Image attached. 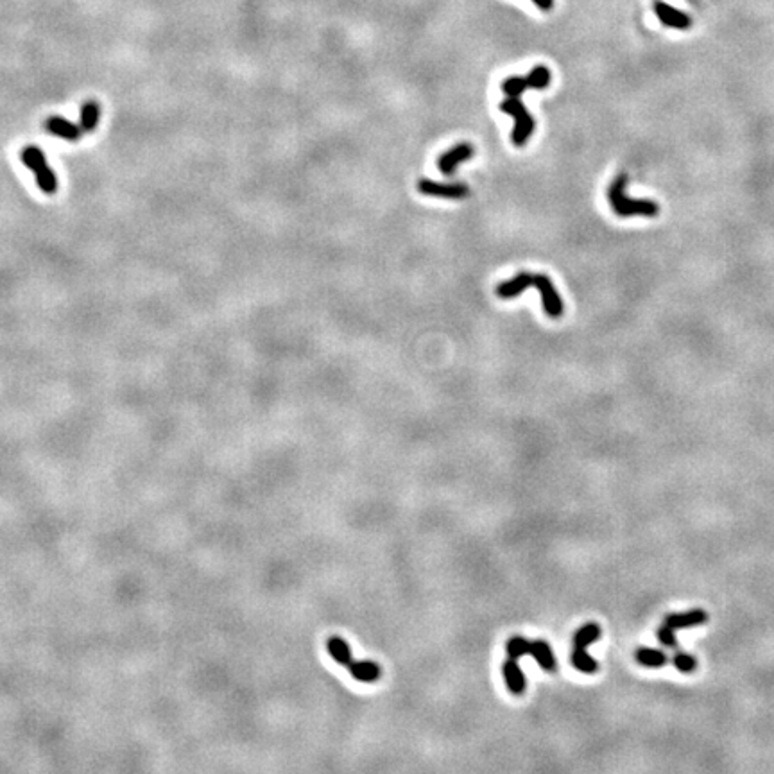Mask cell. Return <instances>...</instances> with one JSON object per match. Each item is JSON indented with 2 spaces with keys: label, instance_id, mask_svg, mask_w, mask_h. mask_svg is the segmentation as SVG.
<instances>
[{
  "label": "cell",
  "instance_id": "cell-1",
  "mask_svg": "<svg viewBox=\"0 0 774 774\" xmlns=\"http://www.w3.org/2000/svg\"><path fill=\"white\" fill-rule=\"evenodd\" d=\"M626 185H628V174H618L609 185L608 199L609 207L618 217H656L660 207L653 199H633L626 195Z\"/></svg>",
  "mask_w": 774,
  "mask_h": 774
},
{
  "label": "cell",
  "instance_id": "cell-2",
  "mask_svg": "<svg viewBox=\"0 0 774 774\" xmlns=\"http://www.w3.org/2000/svg\"><path fill=\"white\" fill-rule=\"evenodd\" d=\"M506 651L511 660L518 661L523 654H531L544 670H547V672H554L555 670L554 653H552V649L548 647V644L545 640L529 642L523 637H513L507 642Z\"/></svg>",
  "mask_w": 774,
  "mask_h": 774
},
{
  "label": "cell",
  "instance_id": "cell-3",
  "mask_svg": "<svg viewBox=\"0 0 774 774\" xmlns=\"http://www.w3.org/2000/svg\"><path fill=\"white\" fill-rule=\"evenodd\" d=\"M20 158L22 162H24V165L34 172L40 191L43 192V194H49V195L56 194L57 178L53 172V169L49 167V163H47L43 151L36 146H29L22 151Z\"/></svg>",
  "mask_w": 774,
  "mask_h": 774
},
{
  "label": "cell",
  "instance_id": "cell-4",
  "mask_svg": "<svg viewBox=\"0 0 774 774\" xmlns=\"http://www.w3.org/2000/svg\"><path fill=\"white\" fill-rule=\"evenodd\" d=\"M500 110L509 113L513 117V120H515V127H513V134H511L513 146H525V142L534 133V118L529 113L527 108L522 104L520 97H509L500 104Z\"/></svg>",
  "mask_w": 774,
  "mask_h": 774
},
{
  "label": "cell",
  "instance_id": "cell-5",
  "mask_svg": "<svg viewBox=\"0 0 774 774\" xmlns=\"http://www.w3.org/2000/svg\"><path fill=\"white\" fill-rule=\"evenodd\" d=\"M551 83V70L539 65L532 69L525 77H507L502 83V92L507 97H520L527 90H545Z\"/></svg>",
  "mask_w": 774,
  "mask_h": 774
},
{
  "label": "cell",
  "instance_id": "cell-6",
  "mask_svg": "<svg viewBox=\"0 0 774 774\" xmlns=\"http://www.w3.org/2000/svg\"><path fill=\"white\" fill-rule=\"evenodd\" d=\"M532 287L539 291L544 310L552 319L563 316V300H561L560 292L555 291L554 284L547 275H532Z\"/></svg>",
  "mask_w": 774,
  "mask_h": 774
},
{
  "label": "cell",
  "instance_id": "cell-7",
  "mask_svg": "<svg viewBox=\"0 0 774 774\" xmlns=\"http://www.w3.org/2000/svg\"><path fill=\"white\" fill-rule=\"evenodd\" d=\"M417 192L423 195H434V198L446 199H464L470 195V187L467 183H438L430 179H420L417 183Z\"/></svg>",
  "mask_w": 774,
  "mask_h": 774
},
{
  "label": "cell",
  "instance_id": "cell-8",
  "mask_svg": "<svg viewBox=\"0 0 774 774\" xmlns=\"http://www.w3.org/2000/svg\"><path fill=\"white\" fill-rule=\"evenodd\" d=\"M654 13H656V18L667 27L677 29V31H686V29L692 27V18L686 15V13L679 11L674 6L667 4L663 0H654Z\"/></svg>",
  "mask_w": 774,
  "mask_h": 774
},
{
  "label": "cell",
  "instance_id": "cell-9",
  "mask_svg": "<svg viewBox=\"0 0 774 774\" xmlns=\"http://www.w3.org/2000/svg\"><path fill=\"white\" fill-rule=\"evenodd\" d=\"M474 153H475L474 146H471V144H468V142L457 144V146L452 147L450 151L443 153L441 156H439V160H438V167H439V170H441V174H445V176L454 174L459 163L468 162V160L474 156Z\"/></svg>",
  "mask_w": 774,
  "mask_h": 774
},
{
  "label": "cell",
  "instance_id": "cell-10",
  "mask_svg": "<svg viewBox=\"0 0 774 774\" xmlns=\"http://www.w3.org/2000/svg\"><path fill=\"white\" fill-rule=\"evenodd\" d=\"M708 611L701 608L689 609V611L683 613H669L665 615L663 624L670 626L672 629H686V628H696V626H703L708 622Z\"/></svg>",
  "mask_w": 774,
  "mask_h": 774
},
{
  "label": "cell",
  "instance_id": "cell-11",
  "mask_svg": "<svg viewBox=\"0 0 774 774\" xmlns=\"http://www.w3.org/2000/svg\"><path fill=\"white\" fill-rule=\"evenodd\" d=\"M45 130H47V133L54 134V137L65 138V140H70V142L79 140L83 134L81 126H76V124L69 122L67 118L56 117V115L45 120Z\"/></svg>",
  "mask_w": 774,
  "mask_h": 774
},
{
  "label": "cell",
  "instance_id": "cell-12",
  "mask_svg": "<svg viewBox=\"0 0 774 774\" xmlns=\"http://www.w3.org/2000/svg\"><path fill=\"white\" fill-rule=\"evenodd\" d=\"M529 287H532V275L531 272H520L515 278L511 280L502 282V284L497 285V296L504 298V300H509V298L520 296L523 291H527Z\"/></svg>",
  "mask_w": 774,
  "mask_h": 774
},
{
  "label": "cell",
  "instance_id": "cell-13",
  "mask_svg": "<svg viewBox=\"0 0 774 774\" xmlns=\"http://www.w3.org/2000/svg\"><path fill=\"white\" fill-rule=\"evenodd\" d=\"M502 672H504V677H506V683H507V689H509L511 693H522L523 690H525V676H523L522 669H520V665L516 660H506V663L502 665Z\"/></svg>",
  "mask_w": 774,
  "mask_h": 774
},
{
  "label": "cell",
  "instance_id": "cell-14",
  "mask_svg": "<svg viewBox=\"0 0 774 774\" xmlns=\"http://www.w3.org/2000/svg\"><path fill=\"white\" fill-rule=\"evenodd\" d=\"M635 660L640 665H644V667H649V669H660V667H665V665L669 663L670 658L663 651H660V649L640 647L635 653Z\"/></svg>",
  "mask_w": 774,
  "mask_h": 774
},
{
  "label": "cell",
  "instance_id": "cell-15",
  "mask_svg": "<svg viewBox=\"0 0 774 774\" xmlns=\"http://www.w3.org/2000/svg\"><path fill=\"white\" fill-rule=\"evenodd\" d=\"M348 669L350 674L362 683H373L380 677V667L375 661H353Z\"/></svg>",
  "mask_w": 774,
  "mask_h": 774
},
{
  "label": "cell",
  "instance_id": "cell-16",
  "mask_svg": "<svg viewBox=\"0 0 774 774\" xmlns=\"http://www.w3.org/2000/svg\"><path fill=\"white\" fill-rule=\"evenodd\" d=\"M326 649H329L330 656H332L333 660H336L339 665L350 667V665L355 661L352 658V651H350V645L346 644V642L343 640L340 637H330L329 640H326Z\"/></svg>",
  "mask_w": 774,
  "mask_h": 774
},
{
  "label": "cell",
  "instance_id": "cell-17",
  "mask_svg": "<svg viewBox=\"0 0 774 774\" xmlns=\"http://www.w3.org/2000/svg\"><path fill=\"white\" fill-rule=\"evenodd\" d=\"M101 118V106L97 101H86L81 108V130L83 133H92L97 127Z\"/></svg>",
  "mask_w": 774,
  "mask_h": 774
},
{
  "label": "cell",
  "instance_id": "cell-18",
  "mask_svg": "<svg viewBox=\"0 0 774 774\" xmlns=\"http://www.w3.org/2000/svg\"><path fill=\"white\" fill-rule=\"evenodd\" d=\"M570 661L577 670H581V672L584 674H595L597 670H599V663H597V661L588 654L586 649L574 647Z\"/></svg>",
  "mask_w": 774,
  "mask_h": 774
},
{
  "label": "cell",
  "instance_id": "cell-19",
  "mask_svg": "<svg viewBox=\"0 0 774 774\" xmlns=\"http://www.w3.org/2000/svg\"><path fill=\"white\" fill-rule=\"evenodd\" d=\"M599 638H600L599 626H597L595 622H588V624H584L583 628L577 629L576 637H574V647L586 649L588 645L593 644V642L599 640Z\"/></svg>",
  "mask_w": 774,
  "mask_h": 774
},
{
  "label": "cell",
  "instance_id": "cell-20",
  "mask_svg": "<svg viewBox=\"0 0 774 774\" xmlns=\"http://www.w3.org/2000/svg\"><path fill=\"white\" fill-rule=\"evenodd\" d=\"M672 665L679 670L681 674H692L693 670L698 669V660L693 654L683 653V651H677L672 658H670Z\"/></svg>",
  "mask_w": 774,
  "mask_h": 774
},
{
  "label": "cell",
  "instance_id": "cell-21",
  "mask_svg": "<svg viewBox=\"0 0 774 774\" xmlns=\"http://www.w3.org/2000/svg\"><path fill=\"white\" fill-rule=\"evenodd\" d=\"M656 637H658V640H660V644L665 645V647L679 649V642H677V638H676V629H672L670 626H667V624L660 626V628H658Z\"/></svg>",
  "mask_w": 774,
  "mask_h": 774
},
{
  "label": "cell",
  "instance_id": "cell-22",
  "mask_svg": "<svg viewBox=\"0 0 774 774\" xmlns=\"http://www.w3.org/2000/svg\"><path fill=\"white\" fill-rule=\"evenodd\" d=\"M532 2H534L539 9H544V11H548V9L552 8V0H532Z\"/></svg>",
  "mask_w": 774,
  "mask_h": 774
},
{
  "label": "cell",
  "instance_id": "cell-23",
  "mask_svg": "<svg viewBox=\"0 0 774 774\" xmlns=\"http://www.w3.org/2000/svg\"><path fill=\"white\" fill-rule=\"evenodd\" d=\"M690 2H693V4H698V0H690Z\"/></svg>",
  "mask_w": 774,
  "mask_h": 774
}]
</instances>
